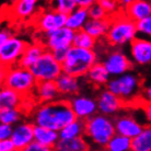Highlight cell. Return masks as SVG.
I'll return each mask as SVG.
<instances>
[{"label": "cell", "instance_id": "cell-1", "mask_svg": "<svg viewBox=\"0 0 151 151\" xmlns=\"http://www.w3.org/2000/svg\"><path fill=\"white\" fill-rule=\"evenodd\" d=\"M77 119L70 101L56 100L53 102L41 103L34 113V124L59 132L66 125Z\"/></svg>", "mask_w": 151, "mask_h": 151}, {"label": "cell", "instance_id": "cell-2", "mask_svg": "<svg viewBox=\"0 0 151 151\" xmlns=\"http://www.w3.org/2000/svg\"><path fill=\"white\" fill-rule=\"evenodd\" d=\"M138 35L137 22L126 15L123 10L111 17V25L106 40L112 46L119 47L130 44Z\"/></svg>", "mask_w": 151, "mask_h": 151}, {"label": "cell", "instance_id": "cell-3", "mask_svg": "<svg viewBox=\"0 0 151 151\" xmlns=\"http://www.w3.org/2000/svg\"><path fill=\"white\" fill-rule=\"evenodd\" d=\"M1 81L2 87L13 89L24 96L31 94L33 95L37 83V80L30 69L22 67L20 65L2 68Z\"/></svg>", "mask_w": 151, "mask_h": 151}, {"label": "cell", "instance_id": "cell-4", "mask_svg": "<svg viewBox=\"0 0 151 151\" xmlns=\"http://www.w3.org/2000/svg\"><path fill=\"white\" fill-rule=\"evenodd\" d=\"M98 61V55L94 49L81 48L72 45L68 49L67 56L61 63L63 71L75 77L87 76L90 68Z\"/></svg>", "mask_w": 151, "mask_h": 151}, {"label": "cell", "instance_id": "cell-5", "mask_svg": "<svg viewBox=\"0 0 151 151\" xmlns=\"http://www.w3.org/2000/svg\"><path fill=\"white\" fill-rule=\"evenodd\" d=\"M84 123V136L99 148H105L112 137L116 134L114 119L104 114H95Z\"/></svg>", "mask_w": 151, "mask_h": 151}, {"label": "cell", "instance_id": "cell-6", "mask_svg": "<svg viewBox=\"0 0 151 151\" xmlns=\"http://www.w3.org/2000/svg\"><path fill=\"white\" fill-rule=\"evenodd\" d=\"M106 89L116 94L125 104L132 102L138 96L140 90V80L135 73L126 72L124 75L114 77L106 84Z\"/></svg>", "mask_w": 151, "mask_h": 151}, {"label": "cell", "instance_id": "cell-7", "mask_svg": "<svg viewBox=\"0 0 151 151\" xmlns=\"http://www.w3.org/2000/svg\"><path fill=\"white\" fill-rule=\"evenodd\" d=\"M37 81L55 80L63 73V65L55 58L54 54L46 49L38 60L30 68Z\"/></svg>", "mask_w": 151, "mask_h": 151}, {"label": "cell", "instance_id": "cell-8", "mask_svg": "<svg viewBox=\"0 0 151 151\" xmlns=\"http://www.w3.org/2000/svg\"><path fill=\"white\" fill-rule=\"evenodd\" d=\"M27 42L18 36H11L4 43L0 44V61L1 67L8 68L15 65H19V61L27 47Z\"/></svg>", "mask_w": 151, "mask_h": 151}, {"label": "cell", "instance_id": "cell-9", "mask_svg": "<svg viewBox=\"0 0 151 151\" xmlns=\"http://www.w3.org/2000/svg\"><path fill=\"white\" fill-rule=\"evenodd\" d=\"M42 42L46 49L50 52L57 49H69L73 45L75 31L67 27H59L57 30L42 33Z\"/></svg>", "mask_w": 151, "mask_h": 151}, {"label": "cell", "instance_id": "cell-10", "mask_svg": "<svg viewBox=\"0 0 151 151\" xmlns=\"http://www.w3.org/2000/svg\"><path fill=\"white\" fill-rule=\"evenodd\" d=\"M67 14L57 11L53 8L49 10H44L38 13L35 19V25L42 33H46L49 31L57 30L59 27H66Z\"/></svg>", "mask_w": 151, "mask_h": 151}, {"label": "cell", "instance_id": "cell-11", "mask_svg": "<svg viewBox=\"0 0 151 151\" xmlns=\"http://www.w3.org/2000/svg\"><path fill=\"white\" fill-rule=\"evenodd\" d=\"M111 77L124 75L132 68V60L126 56L122 50L115 49L105 56L102 61Z\"/></svg>", "mask_w": 151, "mask_h": 151}, {"label": "cell", "instance_id": "cell-12", "mask_svg": "<svg viewBox=\"0 0 151 151\" xmlns=\"http://www.w3.org/2000/svg\"><path fill=\"white\" fill-rule=\"evenodd\" d=\"M130 59L140 66L151 64V38L137 36L129 44Z\"/></svg>", "mask_w": 151, "mask_h": 151}, {"label": "cell", "instance_id": "cell-13", "mask_svg": "<svg viewBox=\"0 0 151 151\" xmlns=\"http://www.w3.org/2000/svg\"><path fill=\"white\" fill-rule=\"evenodd\" d=\"M70 104L77 118L84 122L99 112L96 100L88 96H73L70 99Z\"/></svg>", "mask_w": 151, "mask_h": 151}, {"label": "cell", "instance_id": "cell-14", "mask_svg": "<svg viewBox=\"0 0 151 151\" xmlns=\"http://www.w3.org/2000/svg\"><path fill=\"white\" fill-rule=\"evenodd\" d=\"M34 126L35 124L27 122H21L13 126L11 140L15 149L23 150L34 141Z\"/></svg>", "mask_w": 151, "mask_h": 151}, {"label": "cell", "instance_id": "cell-15", "mask_svg": "<svg viewBox=\"0 0 151 151\" xmlns=\"http://www.w3.org/2000/svg\"><path fill=\"white\" fill-rule=\"evenodd\" d=\"M96 102H98L99 113L107 115V116L116 114L118 111L122 110V107L125 104L121 98H118L116 94H114L113 92H111L107 89L103 90L99 94Z\"/></svg>", "mask_w": 151, "mask_h": 151}, {"label": "cell", "instance_id": "cell-16", "mask_svg": "<svg viewBox=\"0 0 151 151\" xmlns=\"http://www.w3.org/2000/svg\"><path fill=\"white\" fill-rule=\"evenodd\" d=\"M116 132L123 136L129 137L130 139L135 138L142 132V125L130 115H122L114 119Z\"/></svg>", "mask_w": 151, "mask_h": 151}, {"label": "cell", "instance_id": "cell-17", "mask_svg": "<svg viewBox=\"0 0 151 151\" xmlns=\"http://www.w3.org/2000/svg\"><path fill=\"white\" fill-rule=\"evenodd\" d=\"M33 95L37 98L38 102L48 103L58 100L60 93L58 91L56 81L46 80V81H37Z\"/></svg>", "mask_w": 151, "mask_h": 151}, {"label": "cell", "instance_id": "cell-18", "mask_svg": "<svg viewBox=\"0 0 151 151\" xmlns=\"http://www.w3.org/2000/svg\"><path fill=\"white\" fill-rule=\"evenodd\" d=\"M55 81H56L58 91L63 96H66V95L73 96V95L78 94L80 90L79 78L66 73V72H63Z\"/></svg>", "mask_w": 151, "mask_h": 151}, {"label": "cell", "instance_id": "cell-19", "mask_svg": "<svg viewBox=\"0 0 151 151\" xmlns=\"http://www.w3.org/2000/svg\"><path fill=\"white\" fill-rule=\"evenodd\" d=\"M123 11L135 22L151 15V0H135Z\"/></svg>", "mask_w": 151, "mask_h": 151}, {"label": "cell", "instance_id": "cell-20", "mask_svg": "<svg viewBox=\"0 0 151 151\" xmlns=\"http://www.w3.org/2000/svg\"><path fill=\"white\" fill-rule=\"evenodd\" d=\"M111 25V17L105 19H89L84 24L83 30L88 32L91 36L98 41L103 37H106L109 29Z\"/></svg>", "mask_w": 151, "mask_h": 151}, {"label": "cell", "instance_id": "cell-21", "mask_svg": "<svg viewBox=\"0 0 151 151\" xmlns=\"http://www.w3.org/2000/svg\"><path fill=\"white\" fill-rule=\"evenodd\" d=\"M38 0H14L11 11L17 19H30L36 12Z\"/></svg>", "mask_w": 151, "mask_h": 151}, {"label": "cell", "instance_id": "cell-22", "mask_svg": "<svg viewBox=\"0 0 151 151\" xmlns=\"http://www.w3.org/2000/svg\"><path fill=\"white\" fill-rule=\"evenodd\" d=\"M45 50L46 47L42 42H35V43L29 44L24 54H23V56L20 59L19 65L22 67L30 69L38 60V58L44 54Z\"/></svg>", "mask_w": 151, "mask_h": 151}, {"label": "cell", "instance_id": "cell-23", "mask_svg": "<svg viewBox=\"0 0 151 151\" xmlns=\"http://www.w3.org/2000/svg\"><path fill=\"white\" fill-rule=\"evenodd\" d=\"M60 139L59 132L43 127L40 125L34 126V141L47 147H55L57 141Z\"/></svg>", "mask_w": 151, "mask_h": 151}, {"label": "cell", "instance_id": "cell-24", "mask_svg": "<svg viewBox=\"0 0 151 151\" xmlns=\"http://www.w3.org/2000/svg\"><path fill=\"white\" fill-rule=\"evenodd\" d=\"M24 95L13 89L2 87L0 92V109H20Z\"/></svg>", "mask_w": 151, "mask_h": 151}, {"label": "cell", "instance_id": "cell-25", "mask_svg": "<svg viewBox=\"0 0 151 151\" xmlns=\"http://www.w3.org/2000/svg\"><path fill=\"white\" fill-rule=\"evenodd\" d=\"M54 149L55 151H87L90 149V146L84 136H81L69 139L60 138L55 145Z\"/></svg>", "mask_w": 151, "mask_h": 151}, {"label": "cell", "instance_id": "cell-26", "mask_svg": "<svg viewBox=\"0 0 151 151\" xmlns=\"http://www.w3.org/2000/svg\"><path fill=\"white\" fill-rule=\"evenodd\" d=\"M90 19L89 15V9L83 7H77L72 12L67 14V22L66 27L76 31L82 30L84 24Z\"/></svg>", "mask_w": 151, "mask_h": 151}, {"label": "cell", "instance_id": "cell-27", "mask_svg": "<svg viewBox=\"0 0 151 151\" xmlns=\"http://www.w3.org/2000/svg\"><path fill=\"white\" fill-rule=\"evenodd\" d=\"M87 78L91 83H93L95 86H106L107 82L111 79L110 72L107 71V69L105 68V66L103 63H95L90 70L87 73Z\"/></svg>", "mask_w": 151, "mask_h": 151}, {"label": "cell", "instance_id": "cell-28", "mask_svg": "<svg viewBox=\"0 0 151 151\" xmlns=\"http://www.w3.org/2000/svg\"><path fill=\"white\" fill-rule=\"evenodd\" d=\"M84 130H86L84 121L77 118L59 130V136H60V138H65V139L77 138V137L84 136Z\"/></svg>", "mask_w": 151, "mask_h": 151}, {"label": "cell", "instance_id": "cell-29", "mask_svg": "<svg viewBox=\"0 0 151 151\" xmlns=\"http://www.w3.org/2000/svg\"><path fill=\"white\" fill-rule=\"evenodd\" d=\"M132 151H151V126L144 127L142 132L132 139Z\"/></svg>", "mask_w": 151, "mask_h": 151}, {"label": "cell", "instance_id": "cell-30", "mask_svg": "<svg viewBox=\"0 0 151 151\" xmlns=\"http://www.w3.org/2000/svg\"><path fill=\"white\" fill-rule=\"evenodd\" d=\"M104 150L106 151H132V139L129 137L115 134L112 139L106 145Z\"/></svg>", "mask_w": 151, "mask_h": 151}, {"label": "cell", "instance_id": "cell-31", "mask_svg": "<svg viewBox=\"0 0 151 151\" xmlns=\"http://www.w3.org/2000/svg\"><path fill=\"white\" fill-rule=\"evenodd\" d=\"M73 46L81 47V48L94 49L95 46H96V40L82 29V30L75 32Z\"/></svg>", "mask_w": 151, "mask_h": 151}, {"label": "cell", "instance_id": "cell-32", "mask_svg": "<svg viewBox=\"0 0 151 151\" xmlns=\"http://www.w3.org/2000/svg\"><path fill=\"white\" fill-rule=\"evenodd\" d=\"M21 110L20 109H0V122L1 124L15 125L20 122Z\"/></svg>", "mask_w": 151, "mask_h": 151}, {"label": "cell", "instance_id": "cell-33", "mask_svg": "<svg viewBox=\"0 0 151 151\" xmlns=\"http://www.w3.org/2000/svg\"><path fill=\"white\" fill-rule=\"evenodd\" d=\"M49 2H50V8L65 14H69L78 7L76 0H50Z\"/></svg>", "mask_w": 151, "mask_h": 151}, {"label": "cell", "instance_id": "cell-34", "mask_svg": "<svg viewBox=\"0 0 151 151\" xmlns=\"http://www.w3.org/2000/svg\"><path fill=\"white\" fill-rule=\"evenodd\" d=\"M98 2L104 8V10L107 12V14L110 17H113L114 14L122 11V6L118 0H99Z\"/></svg>", "mask_w": 151, "mask_h": 151}, {"label": "cell", "instance_id": "cell-35", "mask_svg": "<svg viewBox=\"0 0 151 151\" xmlns=\"http://www.w3.org/2000/svg\"><path fill=\"white\" fill-rule=\"evenodd\" d=\"M137 31L142 37L151 38V15L137 22Z\"/></svg>", "mask_w": 151, "mask_h": 151}, {"label": "cell", "instance_id": "cell-36", "mask_svg": "<svg viewBox=\"0 0 151 151\" xmlns=\"http://www.w3.org/2000/svg\"><path fill=\"white\" fill-rule=\"evenodd\" d=\"M88 9H89V15H90L91 19H105V18L110 17V15L107 14V12L104 10V8L99 2L92 4Z\"/></svg>", "mask_w": 151, "mask_h": 151}, {"label": "cell", "instance_id": "cell-37", "mask_svg": "<svg viewBox=\"0 0 151 151\" xmlns=\"http://www.w3.org/2000/svg\"><path fill=\"white\" fill-rule=\"evenodd\" d=\"M21 151H55V149L54 147H47V146L38 144L36 141H33L32 144H30Z\"/></svg>", "mask_w": 151, "mask_h": 151}, {"label": "cell", "instance_id": "cell-38", "mask_svg": "<svg viewBox=\"0 0 151 151\" xmlns=\"http://www.w3.org/2000/svg\"><path fill=\"white\" fill-rule=\"evenodd\" d=\"M12 132H13V126L9 124L0 125V140L2 139H11Z\"/></svg>", "mask_w": 151, "mask_h": 151}, {"label": "cell", "instance_id": "cell-39", "mask_svg": "<svg viewBox=\"0 0 151 151\" xmlns=\"http://www.w3.org/2000/svg\"><path fill=\"white\" fill-rule=\"evenodd\" d=\"M13 149H15V147L11 139L0 140V151H11Z\"/></svg>", "mask_w": 151, "mask_h": 151}, {"label": "cell", "instance_id": "cell-40", "mask_svg": "<svg viewBox=\"0 0 151 151\" xmlns=\"http://www.w3.org/2000/svg\"><path fill=\"white\" fill-rule=\"evenodd\" d=\"M52 53L54 54V56H55V58H56L57 60L63 63V61L65 60L66 56H67L68 49H57V50H54V52H52Z\"/></svg>", "mask_w": 151, "mask_h": 151}, {"label": "cell", "instance_id": "cell-41", "mask_svg": "<svg viewBox=\"0 0 151 151\" xmlns=\"http://www.w3.org/2000/svg\"><path fill=\"white\" fill-rule=\"evenodd\" d=\"M11 36H13L11 31L9 30V29H7V27H4L1 30V32H0V44L4 43V42L7 41V40H9Z\"/></svg>", "mask_w": 151, "mask_h": 151}, {"label": "cell", "instance_id": "cell-42", "mask_svg": "<svg viewBox=\"0 0 151 151\" xmlns=\"http://www.w3.org/2000/svg\"><path fill=\"white\" fill-rule=\"evenodd\" d=\"M99 0H76L77 6L78 7H83V8H90L92 4H96Z\"/></svg>", "mask_w": 151, "mask_h": 151}, {"label": "cell", "instance_id": "cell-43", "mask_svg": "<svg viewBox=\"0 0 151 151\" xmlns=\"http://www.w3.org/2000/svg\"><path fill=\"white\" fill-rule=\"evenodd\" d=\"M145 115H146V119H147L148 124L151 126V102H147L144 107Z\"/></svg>", "mask_w": 151, "mask_h": 151}, {"label": "cell", "instance_id": "cell-44", "mask_svg": "<svg viewBox=\"0 0 151 151\" xmlns=\"http://www.w3.org/2000/svg\"><path fill=\"white\" fill-rule=\"evenodd\" d=\"M145 99L147 100V102H151V84L148 86V88L145 91Z\"/></svg>", "mask_w": 151, "mask_h": 151}, {"label": "cell", "instance_id": "cell-45", "mask_svg": "<svg viewBox=\"0 0 151 151\" xmlns=\"http://www.w3.org/2000/svg\"><path fill=\"white\" fill-rule=\"evenodd\" d=\"M118 1H119V4H121L122 8L124 9V8H126L127 6H129L132 2H134L135 0H118Z\"/></svg>", "mask_w": 151, "mask_h": 151}, {"label": "cell", "instance_id": "cell-46", "mask_svg": "<svg viewBox=\"0 0 151 151\" xmlns=\"http://www.w3.org/2000/svg\"><path fill=\"white\" fill-rule=\"evenodd\" d=\"M11 151H21V150H19V149H13V150H11Z\"/></svg>", "mask_w": 151, "mask_h": 151}, {"label": "cell", "instance_id": "cell-47", "mask_svg": "<svg viewBox=\"0 0 151 151\" xmlns=\"http://www.w3.org/2000/svg\"><path fill=\"white\" fill-rule=\"evenodd\" d=\"M87 151H93V150H91V149H88V150Z\"/></svg>", "mask_w": 151, "mask_h": 151}, {"label": "cell", "instance_id": "cell-48", "mask_svg": "<svg viewBox=\"0 0 151 151\" xmlns=\"http://www.w3.org/2000/svg\"><path fill=\"white\" fill-rule=\"evenodd\" d=\"M46 1H50V0H46Z\"/></svg>", "mask_w": 151, "mask_h": 151}, {"label": "cell", "instance_id": "cell-49", "mask_svg": "<svg viewBox=\"0 0 151 151\" xmlns=\"http://www.w3.org/2000/svg\"><path fill=\"white\" fill-rule=\"evenodd\" d=\"M104 151H106V150H104Z\"/></svg>", "mask_w": 151, "mask_h": 151}]
</instances>
